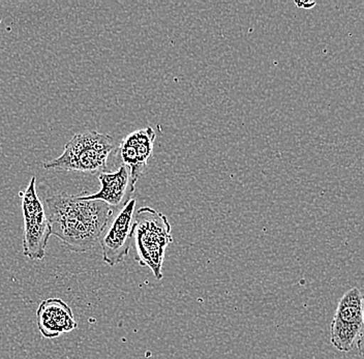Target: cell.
<instances>
[{"instance_id": "8", "label": "cell", "mask_w": 364, "mask_h": 359, "mask_svg": "<svg viewBox=\"0 0 364 359\" xmlns=\"http://www.w3.org/2000/svg\"><path fill=\"white\" fill-rule=\"evenodd\" d=\"M156 138V132L150 127L136 129L124 137L117 149L122 165L129 168L136 181L146 170L148 161L154 152Z\"/></svg>"}, {"instance_id": "3", "label": "cell", "mask_w": 364, "mask_h": 359, "mask_svg": "<svg viewBox=\"0 0 364 359\" xmlns=\"http://www.w3.org/2000/svg\"><path fill=\"white\" fill-rule=\"evenodd\" d=\"M133 240L136 262L149 268L154 278L161 281L166 250L174 242L168 218L148 206L138 209L134 217Z\"/></svg>"}, {"instance_id": "6", "label": "cell", "mask_w": 364, "mask_h": 359, "mask_svg": "<svg viewBox=\"0 0 364 359\" xmlns=\"http://www.w3.org/2000/svg\"><path fill=\"white\" fill-rule=\"evenodd\" d=\"M136 204V200L132 199L124 208L116 211L100 238L102 260L110 267L119 264L129 255L133 240Z\"/></svg>"}, {"instance_id": "2", "label": "cell", "mask_w": 364, "mask_h": 359, "mask_svg": "<svg viewBox=\"0 0 364 359\" xmlns=\"http://www.w3.org/2000/svg\"><path fill=\"white\" fill-rule=\"evenodd\" d=\"M116 149L115 142L108 134L97 131L77 133L65 145L63 154L43 163V168L52 171L100 175L106 169L109 158Z\"/></svg>"}, {"instance_id": "9", "label": "cell", "mask_w": 364, "mask_h": 359, "mask_svg": "<svg viewBox=\"0 0 364 359\" xmlns=\"http://www.w3.org/2000/svg\"><path fill=\"white\" fill-rule=\"evenodd\" d=\"M36 322L41 335L48 340L70 333L78 327L72 309L60 299L41 302L36 311Z\"/></svg>"}, {"instance_id": "5", "label": "cell", "mask_w": 364, "mask_h": 359, "mask_svg": "<svg viewBox=\"0 0 364 359\" xmlns=\"http://www.w3.org/2000/svg\"><path fill=\"white\" fill-rule=\"evenodd\" d=\"M363 295L357 287L341 296L330 325V340L341 352L351 351L358 346L363 349Z\"/></svg>"}, {"instance_id": "4", "label": "cell", "mask_w": 364, "mask_h": 359, "mask_svg": "<svg viewBox=\"0 0 364 359\" xmlns=\"http://www.w3.org/2000/svg\"><path fill=\"white\" fill-rule=\"evenodd\" d=\"M21 198L24 237L23 254L31 260H43L46 256L48 240L51 236L49 220L46 215L44 203L36 192V178L33 177L24 191L19 193Z\"/></svg>"}, {"instance_id": "1", "label": "cell", "mask_w": 364, "mask_h": 359, "mask_svg": "<svg viewBox=\"0 0 364 359\" xmlns=\"http://www.w3.org/2000/svg\"><path fill=\"white\" fill-rule=\"evenodd\" d=\"M43 203L51 235L75 253H86L99 244L116 213L105 202L65 193L47 197Z\"/></svg>"}, {"instance_id": "7", "label": "cell", "mask_w": 364, "mask_h": 359, "mask_svg": "<svg viewBox=\"0 0 364 359\" xmlns=\"http://www.w3.org/2000/svg\"><path fill=\"white\" fill-rule=\"evenodd\" d=\"M101 188L95 194L85 195L86 199L99 200L118 211L132 200L136 191V181L127 166L122 165L114 172L99 175Z\"/></svg>"}]
</instances>
